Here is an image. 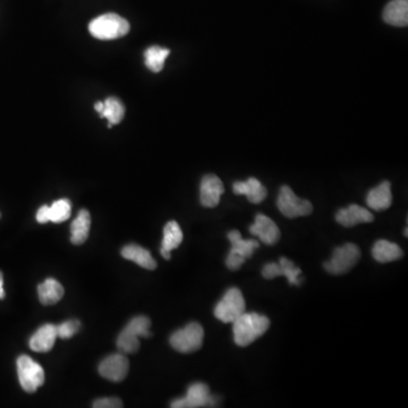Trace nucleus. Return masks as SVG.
Here are the masks:
<instances>
[{"label": "nucleus", "mask_w": 408, "mask_h": 408, "mask_svg": "<svg viewBox=\"0 0 408 408\" xmlns=\"http://www.w3.org/2000/svg\"><path fill=\"white\" fill-rule=\"evenodd\" d=\"M270 320L255 312H244L233 322L235 344L240 347H246L255 343L257 338L268 332Z\"/></svg>", "instance_id": "nucleus-1"}, {"label": "nucleus", "mask_w": 408, "mask_h": 408, "mask_svg": "<svg viewBox=\"0 0 408 408\" xmlns=\"http://www.w3.org/2000/svg\"><path fill=\"white\" fill-rule=\"evenodd\" d=\"M151 321L148 317H133L117 338V347L123 354H134L140 349V338H150Z\"/></svg>", "instance_id": "nucleus-2"}, {"label": "nucleus", "mask_w": 408, "mask_h": 408, "mask_svg": "<svg viewBox=\"0 0 408 408\" xmlns=\"http://www.w3.org/2000/svg\"><path fill=\"white\" fill-rule=\"evenodd\" d=\"M131 29L129 22L120 15L109 13L91 21L89 31L99 40H114L125 37Z\"/></svg>", "instance_id": "nucleus-3"}, {"label": "nucleus", "mask_w": 408, "mask_h": 408, "mask_svg": "<svg viewBox=\"0 0 408 408\" xmlns=\"http://www.w3.org/2000/svg\"><path fill=\"white\" fill-rule=\"evenodd\" d=\"M204 339V330L202 325L197 322H191L180 329L170 336L169 343L175 351L190 354L193 351H199L202 347Z\"/></svg>", "instance_id": "nucleus-4"}, {"label": "nucleus", "mask_w": 408, "mask_h": 408, "mask_svg": "<svg viewBox=\"0 0 408 408\" xmlns=\"http://www.w3.org/2000/svg\"><path fill=\"white\" fill-rule=\"evenodd\" d=\"M245 300L242 291L236 287L226 291L223 298L214 308V317L223 323H233L245 312Z\"/></svg>", "instance_id": "nucleus-5"}, {"label": "nucleus", "mask_w": 408, "mask_h": 408, "mask_svg": "<svg viewBox=\"0 0 408 408\" xmlns=\"http://www.w3.org/2000/svg\"><path fill=\"white\" fill-rule=\"evenodd\" d=\"M360 259V247L353 243H347L334 250L332 259L325 263V269L329 274H344L354 268Z\"/></svg>", "instance_id": "nucleus-6"}, {"label": "nucleus", "mask_w": 408, "mask_h": 408, "mask_svg": "<svg viewBox=\"0 0 408 408\" xmlns=\"http://www.w3.org/2000/svg\"><path fill=\"white\" fill-rule=\"evenodd\" d=\"M16 364L21 387L29 394L35 392L45 383V371L42 366L28 355L18 357Z\"/></svg>", "instance_id": "nucleus-7"}, {"label": "nucleus", "mask_w": 408, "mask_h": 408, "mask_svg": "<svg viewBox=\"0 0 408 408\" xmlns=\"http://www.w3.org/2000/svg\"><path fill=\"white\" fill-rule=\"evenodd\" d=\"M277 206L280 212L289 219L305 217L313 211L312 203L308 200L300 199L287 185L281 186V189H280Z\"/></svg>", "instance_id": "nucleus-8"}, {"label": "nucleus", "mask_w": 408, "mask_h": 408, "mask_svg": "<svg viewBox=\"0 0 408 408\" xmlns=\"http://www.w3.org/2000/svg\"><path fill=\"white\" fill-rule=\"evenodd\" d=\"M214 405V397L210 395L206 383H195L190 385L187 394L184 398L174 400L173 408H199Z\"/></svg>", "instance_id": "nucleus-9"}, {"label": "nucleus", "mask_w": 408, "mask_h": 408, "mask_svg": "<svg viewBox=\"0 0 408 408\" xmlns=\"http://www.w3.org/2000/svg\"><path fill=\"white\" fill-rule=\"evenodd\" d=\"M129 362L125 355L112 354L106 357L99 366V373L112 383L123 381L129 374Z\"/></svg>", "instance_id": "nucleus-10"}, {"label": "nucleus", "mask_w": 408, "mask_h": 408, "mask_svg": "<svg viewBox=\"0 0 408 408\" xmlns=\"http://www.w3.org/2000/svg\"><path fill=\"white\" fill-rule=\"evenodd\" d=\"M302 270L295 266L287 257H280L279 263H269L262 270V276L266 279H274L278 276H285L291 286H298L301 284L300 274Z\"/></svg>", "instance_id": "nucleus-11"}, {"label": "nucleus", "mask_w": 408, "mask_h": 408, "mask_svg": "<svg viewBox=\"0 0 408 408\" xmlns=\"http://www.w3.org/2000/svg\"><path fill=\"white\" fill-rule=\"evenodd\" d=\"M223 192H225V187H223V182L218 176L212 174L206 175L201 182V204L206 208L217 206Z\"/></svg>", "instance_id": "nucleus-12"}, {"label": "nucleus", "mask_w": 408, "mask_h": 408, "mask_svg": "<svg viewBox=\"0 0 408 408\" xmlns=\"http://www.w3.org/2000/svg\"><path fill=\"white\" fill-rule=\"evenodd\" d=\"M252 235L259 237L266 245H274L280 240V231L274 220L264 214H259L255 217V221L250 227Z\"/></svg>", "instance_id": "nucleus-13"}, {"label": "nucleus", "mask_w": 408, "mask_h": 408, "mask_svg": "<svg viewBox=\"0 0 408 408\" xmlns=\"http://www.w3.org/2000/svg\"><path fill=\"white\" fill-rule=\"evenodd\" d=\"M57 338V325L48 323L37 329L30 339L29 345L32 351L47 353L52 351Z\"/></svg>", "instance_id": "nucleus-14"}, {"label": "nucleus", "mask_w": 408, "mask_h": 408, "mask_svg": "<svg viewBox=\"0 0 408 408\" xmlns=\"http://www.w3.org/2000/svg\"><path fill=\"white\" fill-rule=\"evenodd\" d=\"M374 217L368 209L357 204H351L349 208L342 209L336 214V220L340 225L347 228L354 227L359 223H368L373 221Z\"/></svg>", "instance_id": "nucleus-15"}, {"label": "nucleus", "mask_w": 408, "mask_h": 408, "mask_svg": "<svg viewBox=\"0 0 408 408\" xmlns=\"http://www.w3.org/2000/svg\"><path fill=\"white\" fill-rule=\"evenodd\" d=\"M234 193L236 195H245L250 202L259 204L262 202L268 194L266 187L262 185L260 180L251 177L246 182H236L233 186Z\"/></svg>", "instance_id": "nucleus-16"}, {"label": "nucleus", "mask_w": 408, "mask_h": 408, "mask_svg": "<svg viewBox=\"0 0 408 408\" xmlns=\"http://www.w3.org/2000/svg\"><path fill=\"white\" fill-rule=\"evenodd\" d=\"M183 242V231L180 229V225L176 221H169L163 228V238L161 243L160 253L163 259L169 260L170 259V252L177 249L178 246Z\"/></svg>", "instance_id": "nucleus-17"}, {"label": "nucleus", "mask_w": 408, "mask_h": 408, "mask_svg": "<svg viewBox=\"0 0 408 408\" xmlns=\"http://www.w3.org/2000/svg\"><path fill=\"white\" fill-rule=\"evenodd\" d=\"M366 203L372 210H375V211H383L390 208L391 203H392V194H391V184L388 180L383 182L379 186L368 192Z\"/></svg>", "instance_id": "nucleus-18"}, {"label": "nucleus", "mask_w": 408, "mask_h": 408, "mask_svg": "<svg viewBox=\"0 0 408 408\" xmlns=\"http://www.w3.org/2000/svg\"><path fill=\"white\" fill-rule=\"evenodd\" d=\"M383 20L390 25H408V0H391L383 11Z\"/></svg>", "instance_id": "nucleus-19"}, {"label": "nucleus", "mask_w": 408, "mask_h": 408, "mask_svg": "<svg viewBox=\"0 0 408 408\" xmlns=\"http://www.w3.org/2000/svg\"><path fill=\"white\" fill-rule=\"evenodd\" d=\"M91 227V216L88 210H81L71 225V242L74 245H82L88 240Z\"/></svg>", "instance_id": "nucleus-20"}, {"label": "nucleus", "mask_w": 408, "mask_h": 408, "mask_svg": "<svg viewBox=\"0 0 408 408\" xmlns=\"http://www.w3.org/2000/svg\"><path fill=\"white\" fill-rule=\"evenodd\" d=\"M122 255L126 260L133 261L142 268L154 270L157 268V262L148 250L137 244H129L122 250Z\"/></svg>", "instance_id": "nucleus-21"}, {"label": "nucleus", "mask_w": 408, "mask_h": 408, "mask_svg": "<svg viewBox=\"0 0 408 408\" xmlns=\"http://www.w3.org/2000/svg\"><path fill=\"white\" fill-rule=\"evenodd\" d=\"M64 287L58 280L48 278L42 284L37 286L39 300L43 305H52L59 302L64 296Z\"/></svg>", "instance_id": "nucleus-22"}, {"label": "nucleus", "mask_w": 408, "mask_h": 408, "mask_svg": "<svg viewBox=\"0 0 408 408\" xmlns=\"http://www.w3.org/2000/svg\"><path fill=\"white\" fill-rule=\"evenodd\" d=\"M372 255L374 260L380 263L392 262V261L400 260L404 255V252L400 249V245L389 240H380L373 245Z\"/></svg>", "instance_id": "nucleus-23"}, {"label": "nucleus", "mask_w": 408, "mask_h": 408, "mask_svg": "<svg viewBox=\"0 0 408 408\" xmlns=\"http://www.w3.org/2000/svg\"><path fill=\"white\" fill-rule=\"evenodd\" d=\"M228 240L231 243V253H236L245 260L250 259L260 245L255 240H243L242 235L238 231H229Z\"/></svg>", "instance_id": "nucleus-24"}, {"label": "nucleus", "mask_w": 408, "mask_h": 408, "mask_svg": "<svg viewBox=\"0 0 408 408\" xmlns=\"http://www.w3.org/2000/svg\"><path fill=\"white\" fill-rule=\"evenodd\" d=\"M100 116L107 118L108 127H112L123 120L125 116V107L118 98H107L106 100L103 101V109Z\"/></svg>", "instance_id": "nucleus-25"}, {"label": "nucleus", "mask_w": 408, "mask_h": 408, "mask_svg": "<svg viewBox=\"0 0 408 408\" xmlns=\"http://www.w3.org/2000/svg\"><path fill=\"white\" fill-rule=\"evenodd\" d=\"M169 54H170L169 49L159 46L150 47L144 52L146 67L153 73H159L163 71Z\"/></svg>", "instance_id": "nucleus-26"}, {"label": "nucleus", "mask_w": 408, "mask_h": 408, "mask_svg": "<svg viewBox=\"0 0 408 408\" xmlns=\"http://www.w3.org/2000/svg\"><path fill=\"white\" fill-rule=\"evenodd\" d=\"M71 201L67 199L54 201L52 206H49V217H50V221L54 223H64L71 217Z\"/></svg>", "instance_id": "nucleus-27"}, {"label": "nucleus", "mask_w": 408, "mask_h": 408, "mask_svg": "<svg viewBox=\"0 0 408 408\" xmlns=\"http://www.w3.org/2000/svg\"><path fill=\"white\" fill-rule=\"evenodd\" d=\"M81 328V322L78 320H69L62 325H57L58 338L69 339L78 332Z\"/></svg>", "instance_id": "nucleus-28"}, {"label": "nucleus", "mask_w": 408, "mask_h": 408, "mask_svg": "<svg viewBox=\"0 0 408 408\" xmlns=\"http://www.w3.org/2000/svg\"><path fill=\"white\" fill-rule=\"evenodd\" d=\"M92 406L95 408H120L123 407V402L116 397H107V398L95 400Z\"/></svg>", "instance_id": "nucleus-29"}, {"label": "nucleus", "mask_w": 408, "mask_h": 408, "mask_svg": "<svg viewBox=\"0 0 408 408\" xmlns=\"http://www.w3.org/2000/svg\"><path fill=\"white\" fill-rule=\"evenodd\" d=\"M244 262H245L244 257L231 252H229L228 257L226 259V266L229 270H238Z\"/></svg>", "instance_id": "nucleus-30"}, {"label": "nucleus", "mask_w": 408, "mask_h": 408, "mask_svg": "<svg viewBox=\"0 0 408 408\" xmlns=\"http://www.w3.org/2000/svg\"><path fill=\"white\" fill-rule=\"evenodd\" d=\"M37 223H47L50 221V217H49V206H41L37 212Z\"/></svg>", "instance_id": "nucleus-31"}, {"label": "nucleus", "mask_w": 408, "mask_h": 408, "mask_svg": "<svg viewBox=\"0 0 408 408\" xmlns=\"http://www.w3.org/2000/svg\"><path fill=\"white\" fill-rule=\"evenodd\" d=\"M5 297V291H4V277L3 274L0 272V300Z\"/></svg>", "instance_id": "nucleus-32"}, {"label": "nucleus", "mask_w": 408, "mask_h": 408, "mask_svg": "<svg viewBox=\"0 0 408 408\" xmlns=\"http://www.w3.org/2000/svg\"><path fill=\"white\" fill-rule=\"evenodd\" d=\"M95 110H97L98 112H99V114H100V112H103V101H98V103H95Z\"/></svg>", "instance_id": "nucleus-33"}, {"label": "nucleus", "mask_w": 408, "mask_h": 408, "mask_svg": "<svg viewBox=\"0 0 408 408\" xmlns=\"http://www.w3.org/2000/svg\"><path fill=\"white\" fill-rule=\"evenodd\" d=\"M0 217H1V214H0Z\"/></svg>", "instance_id": "nucleus-34"}]
</instances>
